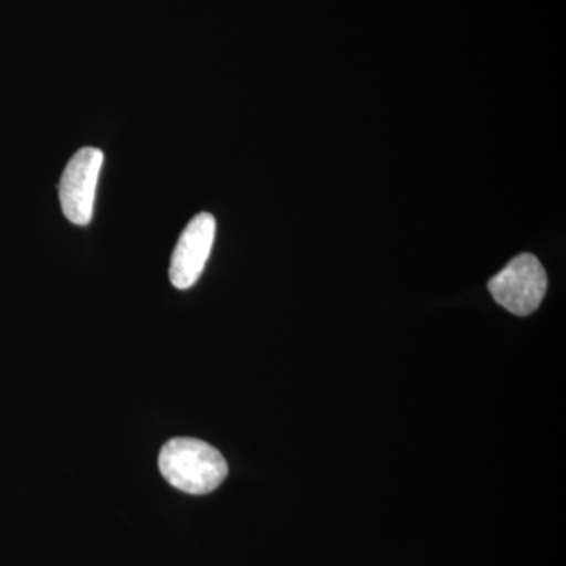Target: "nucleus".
<instances>
[{
    "label": "nucleus",
    "instance_id": "2",
    "mask_svg": "<svg viewBox=\"0 0 566 566\" xmlns=\"http://www.w3.org/2000/svg\"><path fill=\"white\" fill-rule=\"evenodd\" d=\"M494 301L517 316L534 314L547 290L545 268L532 253H521L491 279Z\"/></svg>",
    "mask_w": 566,
    "mask_h": 566
},
{
    "label": "nucleus",
    "instance_id": "4",
    "mask_svg": "<svg viewBox=\"0 0 566 566\" xmlns=\"http://www.w3.org/2000/svg\"><path fill=\"white\" fill-rule=\"evenodd\" d=\"M216 237V219L210 212H199L182 230L170 260V282L175 289L188 290L202 275L210 259Z\"/></svg>",
    "mask_w": 566,
    "mask_h": 566
},
{
    "label": "nucleus",
    "instance_id": "3",
    "mask_svg": "<svg viewBox=\"0 0 566 566\" xmlns=\"http://www.w3.org/2000/svg\"><path fill=\"white\" fill-rule=\"evenodd\" d=\"M104 163L99 148L84 147L66 164L59 197L63 214L74 226H87L93 218L96 185Z\"/></svg>",
    "mask_w": 566,
    "mask_h": 566
},
{
    "label": "nucleus",
    "instance_id": "1",
    "mask_svg": "<svg viewBox=\"0 0 566 566\" xmlns=\"http://www.w3.org/2000/svg\"><path fill=\"white\" fill-rule=\"evenodd\" d=\"M159 471L167 483L182 493L210 494L222 485L229 464L218 449L193 438H174L159 453Z\"/></svg>",
    "mask_w": 566,
    "mask_h": 566
}]
</instances>
